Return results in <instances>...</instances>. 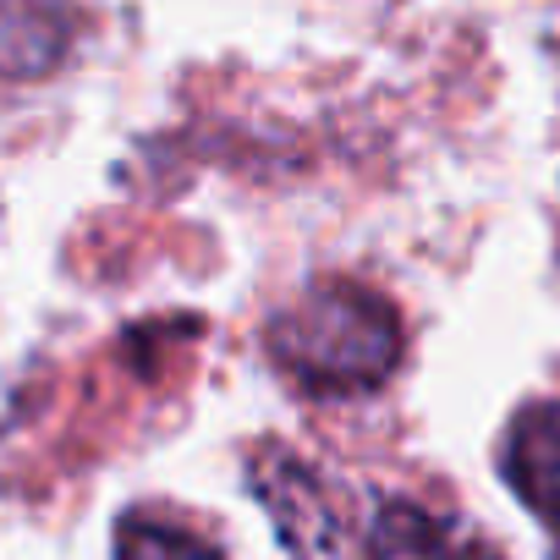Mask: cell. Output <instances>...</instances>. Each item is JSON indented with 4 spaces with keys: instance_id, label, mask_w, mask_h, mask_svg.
<instances>
[{
    "instance_id": "277c9868",
    "label": "cell",
    "mask_w": 560,
    "mask_h": 560,
    "mask_svg": "<svg viewBox=\"0 0 560 560\" xmlns=\"http://www.w3.org/2000/svg\"><path fill=\"white\" fill-rule=\"evenodd\" d=\"M72 50V18L61 0H0V78L39 83Z\"/></svg>"
},
{
    "instance_id": "8992f818",
    "label": "cell",
    "mask_w": 560,
    "mask_h": 560,
    "mask_svg": "<svg viewBox=\"0 0 560 560\" xmlns=\"http://www.w3.org/2000/svg\"><path fill=\"white\" fill-rule=\"evenodd\" d=\"M116 560H225V555L209 549L203 538H192L187 527H171L154 516H127L116 527Z\"/></svg>"
},
{
    "instance_id": "5b68a950",
    "label": "cell",
    "mask_w": 560,
    "mask_h": 560,
    "mask_svg": "<svg viewBox=\"0 0 560 560\" xmlns=\"http://www.w3.org/2000/svg\"><path fill=\"white\" fill-rule=\"evenodd\" d=\"M505 472H511V489L560 533V401L527 407L511 423Z\"/></svg>"
},
{
    "instance_id": "3957f363",
    "label": "cell",
    "mask_w": 560,
    "mask_h": 560,
    "mask_svg": "<svg viewBox=\"0 0 560 560\" xmlns=\"http://www.w3.org/2000/svg\"><path fill=\"white\" fill-rule=\"evenodd\" d=\"M369 560H505V555L440 511L390 500L369 527Z\"/></svg>"
},
{
    "instance_id": "6da1fadb",
    "label": "cell",
    "mask_w": 560,
    "mask_h": 560,
    "mask_svg": "<svg viewBox=\"0 0 560 560\" xmlns=\"http://www.w3.org/2000/svg\"><path fill=\"white\" fill-rule=\"evenodd\" d=\"M269 358L292 385L314 396H363L396 374L401 319L358 280H319L275 314Z\"/></svg>"
},
{
    "instance_id": "7a4b0ae2",
    "label": "cell",
    "mask_w": 560,
    "mask_h": 560,
    "mask_svg": "<svg viewBox=\"0 0 560 560\" xmlns=\"http://www.w3.org/2000/svg\"><path fill=\"white\" fill-rule=\"evenodd\" d=\"M253 483H258L269 516L280 522V538L292 544V555L319 560V555L336 549V511H330L319 478H314L303 462L269 451V456L253 462Z\"/></svg>"
}]
</instances>
